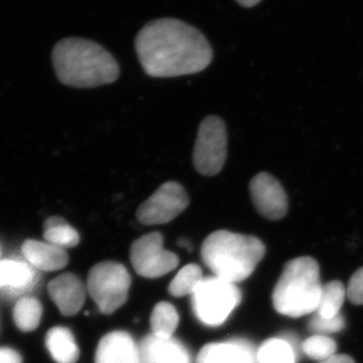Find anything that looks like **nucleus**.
Returning <instances> with one entry per match:
<instances>
[{
    "label": "nucleus",
    "mask_w": 363,
    "mask_h": 363,
    "mask_svg": "<svg viewBox=\"0 0 363 363\" xmlns=\"http://www.w3.org/2000/svg\"><path fill=\"white\" fill-rule=\"evenodd\" d=\"M135 50L143 70L155 78L199 73L213 58L205 35L176 18H159L147 23L136 35Z\"/></svg>",
    "instance_id": "nucleus-1"
},
{
    "label": "nucleus",
    "mask_w": 363,
    "mask_h": 363,
    "mask_svg": "<svg viewBox=\"0 0 363 363\" xmlns=\"http://www.w3.org/2000/svg\"><path fill=\"white\" fill-rule=\"evenodd\" d=\"M52 63L62 84L93 88L111 84L119 76V67L102 45L81 38H67L52 48Z\"/></svg>",
    "instance_id": "nucleus-2"
},
{
    "label": "nucleus",
    "mask_w": 363,
    "mask_h": 363,
    "mask_svg": "<svg viewBox=\"0 0 363 363\" xmlns=\"http://www.w3.org/2000/svg\"><path fill=\"white\" fill-rule=\"evenodd\" d=\"M264 253L266 247L259 238L228 230L210 234L201 247L208 269L217 278L233 284L252 276Z\"/></svg>",
    "instance_id": "nucleus-3"
},
{
    "label": "nucleus",
    "mask_w": 363,
    "mask_h": 363,
    "mask_svg": "<svg viewBox=\"0 0 363 363\" xmlns=\"http://www.w3.org/2000/svg\"><path fill=\"white\" fill-rule=\"evenodd\" d=\"M320 267L311 257L286 262L272 292V304L279 314L298 318L316 312L321 296Z\"/></svg>",
    "instance_id": "nucleus-4"
},
{
    "label": "nucleus",
    "mask_w": 363,
    "mask_h": 363,
    "mask_svg": "<svg viewBox=\"0 0 363 363\" xmlns=\"http://www.w3.org/2000/svg\"><path fill=\"white\" fill-rule=\"evenodd\" d=\"M240 301L241 294L238 286L217 277L203 279L192 294L196 317L210 327L223 324Z\"/></svg>",
    "instance_id": "nucleus-5"
},
{
    "label": "nucleus",
    "mask_w": 363,
    "mask_h": 363,
    "mask_svg": "<svg viewBox=\"0 0 363 363\" xmlns=\"http://www.w3.org/2000/svg\"><path fill=\"white\" fill-rule=\"evenodd\" d=\"M130 276L123 264L104 262L91 269L87 288L100 311L112 314L124 305L128 297Z\"/></svg>",
    "instance_id": "nucleus-6"
},
{
    "label": "nucleus",
    "mask_w": 363,
    "mask_h": 363,
    "mask_svg": "<svg viewBox=\"0 0 363 363\" xmlns=\"http://www.w3.org/2000/svg\"><path fill=\"white\" fill-rule=\"evenodd\" d=\"M227 157V131L220 117L210 116L203 119L198 130L193 164L198 173L211 177L220 173Z\"/></svg>",
    "instance_id": "nucleus-7"
},
{
    "label": "nucleus",
    "mask_w": 363,
    "mask_h": 363,
    "mask_svg": "<svg viewBox=\"0 0 363 363\" xmlns=\"http://www.w3.org/2000/svg\"><path fill=\"white\" fill-rule=\"evenodd\" d=\"M130 262L140 276L157 279L175 269L179 264V257L175 253L164 250L162 233H150L131 245Z\"/></svg>",
    "instance_id": "nucleus-8"
},
{
    "label": "nucleus",
    "mask_w": 363,
    "mask_h": 363,
    "mask_svg": "<svg viewBox=\"0 0 363 363\" xmlns=\"http://www.w3.org/2000/svg\"><path fill=\"white\" fill-rule=\"evenodd\" d=\"M189 204L190 199L185 189L177 182L169 181L138 207L136 217L143 225L166 224L185 211Z\"/></svg>",
    "instance_id": "nucleus-9"
},
{
    "label": "nucleus",
    "mask_w": 363,
    "mask_h": 363,
    "mask_svg": "<svg viewBox=\"0 0 363 363\" xmlns=\"http://www.w3.org/2000/svg\"><path fill=\"white\" fill-rule=\"evenodd\" d=\"M250 195L257 212L269 220H281L289 209L285 189L266 172L257 174L250 183Z\"/></svg>",
    "instance_id": "nucleus-10"
},
{
    "label": "nucleus",
    "mask_w": 363,
    "mask_h": 363,
    "mask_svg": "<svg viewBox=\"0 0 363 363\" xmlns=\"http://www.w3.org/2000/svg\"><path fill=\"white\" fill-rule=\"evenodd\" d=\"M48 290L60 312L65 316L77 314L84 304L85 286L75 274H64L57 277L49 284Z\"/></svg>",
    "instance_id": "nucleus-11"
},
{
    "label": "nucleus",
    "mask_w": 363,
    "mask_h": 363,
    "mask_svg": "<svg viewBox=\"0 0 363 363\" xmlns=\"http://www.w3.org/2000/svg\"><path fill=\"white\" fill-rule=\"evenodd\" d=\"M95 363H142L140 348L126 332H111L98 344Z\"/></svg>",
    "instance_id": "nucleus-12"
},
{
    "label": "nucleus",
    "mask_w": 363,
    "mask_h": 363,
    "mask_svg": "<svg viewBox=\"0 0 363 363\" xmlns=\"http://www.w3.org/2000/svg\"><path fill=\"white\" fill-rule=\"evenodd\" d=\"M37 272L28 262L0 259V290L13 297L32 290L37 284Z\"/></svg>",
    "instance_id": "nucleus-13"
},
{
    "label": "nucleus",
    "mask_w": 363,
    "mask_h": 363,
    "mask_svg": "<svg viewBox=\"0 0 363 363\" xmlns=\"http://www.w3.org/2000/svg\"><path fill=\"white\" fill-rule=\"evenodd\" d=\"M140 354L142 363H191L185 346L173 338H160L154 334L143 339Z\"/></svg>",
    "instance_id": "nucleus-14"
},
{
    "label": "nucleus",
    "mask_w": 363,
    "mask_h": 363,
    "mask_svg": "<svg viewBox=\"0 0 363 363\" xmlns=\"http://www.w3.org/2000/svg\"><path fill=\"white\" fill-rule=\"evenodd\" d=\"M21 252L26 262L40 271H59L65 267L69 262L66 250L47 241L26 240L21 247Z\"/></svg>",
    "instance_id": "nucleus-15"
},
{
    "label": "nucleus",
    "mask_w": 363,
    "mask_h": 363,
    "mask_svg": "<svg viewBox=\"0 0 363 363\" xmlns=\"http://www.w3.org/2000/svg\"><path fill=\"white\" fill-rule=\"evenodd\" d=\"M257 354L247 341L207 344L200 350L197 363H255Z\"/></svg>",
    "instance_id": "nucleus-16"
},
{
    "label": "nucleus",
    "mask_w": 363,
    "mask_h": 363,
    "mask_svg": "<svg viewBox=\"0 0 363 363\" xmlns=\"http://www.w3.org/2000/svg\"><path fill=\"white\" fill-rule=\"evenodd\" d=\"M45 346L57 363H76L80 357L73 334L65 327H54L45 335Z\"/></svg>",
    "instance_id": "nucleus-17"
},
{
    "label": "nucleus",
    "mask_w": 363,
    "mask_h": 363,
    "mask_svg": "<svg viewBox=\"0 0 363 363\" xmlns=\"http://www.w3.org/2000/svg\"><path fill=\"white\" fill-rule=\"evenodd\" d=\"M43 227L45 240L63 250L75 247L80 241L78 231L63 217H49Z\"/></svg>",
    "instance_id": "nucleus-18"
},
{
    "label": "nucleus",
    "mask_w": 363,
    "mask_h": 363,
    "mask_svg": "<svg viewBox=\"0 0 363 363\" xmlns=\"http://www.w3.org/2000/svg\"><path fill=\"white\" fill-rule=\"evenodd\" d=\"M290 338H272L262 343L257 353L259 363H296L297 352Z\"/></svg>",
    "instance_id": "nucleus-19"
},
{
    "label": "nucleus",
    "mask_w": 363,
    "mask_h": 363,
    "mask_svg": "<svg viewBox=\"0 0 363 363\" xmlns=\"http://www.w3.org/2000/svg\"><path fill=\"white\" fill-rule=\"evenodd\" d=\"M346 289L339 281H332L322 286L321 296L318 304L316 314L325 318H332L340 314L344 301H345Z\"/></svg>",
    "instance_id": "nucleus-20"
},
{
    "label": "nucleus",
    "mask_w": 363,
    "mask_h": 363,
    "mask_svg": "<svg viewBox=\"0 0 363 363\" xmlns=\"http://www.w3.org/2000/svg\"><path fill=\"white\" fill-rule=\"evenodd\" d=\"M42 314L43 307L37 298L23 297L14 306V323L21 331H33L39 326Z\"/></svg>",
    "instance_id": "nucleus-21"
},
{
    "label": "nucleus",
    "mask_w": 363,
    "mask_h": 363,
    "mask_svg": "<svg viewBox=\"0 0 363 363\" xmlns=\"http://www.w3.org/2000/svg\"><path fill=\"white\" fill-rule=\"evenodd\" d=\"M179 324V315L169 303L156 305L150 316L152 334L160 338H172Z\"/></svg>",
    "instance_id": "nucleus-22"
},
{
    "label": "nucleus",
    "mask_w": 363,
    "mask_h": 363,
    "mask_svg": "<svg viewBox=\"0 0 363 363\" xmlns=\"http://www.w3.org/2000/svg\"><path fill=\"white\" fill-rule=\"evenodd\" d=\"M203 281V272L197 264H188L177 274L169 286V292L174 297L192 295Z\"/></svg>",
    "instance_id": "nucleus-23"
},
{
    "label": "nucleus",
    "mask_w": 363,
    "mask_h": 363,
    "mask_svg": "<svg viewBox=\"0 0 363 363\" xmlns=\"http://www.w3.org/2000/svg\"><path fill=\"white\" fill-rule=\"evenodd\" d=\"M301 350L308 357L320 362L336 354L337 343L329 336L312 335L302 343Z\"/></svg>",
    "instance_id": "nucleus-24"
},
{
    "label": "nucleus",
    "mask_w": 363,
    "mask_h": 363,
    "mask_svg": "<svg viewBox=\"0 0 363 363\" xmlns=\"http://www.w3.org/2000/svg\"><path fill=\"white\" fill-rule=\"evenodd\" d=\"M344 327L345 319L341 313L332 318L322 317L315 313L308 324V328L314 335L328 336L343 330Z\"/></svg>",
    "instance_id": "nucleus-25"
},
{
    "label": "nucleus",
    "mask_w": 363,
    "mask_h": 363,
    "mask_svg": "<svg viewBox=\"0 0 363 363\" xmlns=\"http://www.w3.org/2000/svg\"><path fill=\"white\" fill-rule=\"evenodd\" d=\"M346 294L353 305H363V267L357 269L351 277Z\"/></svg>",
    "instance_id": "nucleus-26"
},
{
    "label": "nucleus",
    "mask_w": 363,
    "mask_h": 363,
    "mask_svg": "<svg viewBox=\"0 0 363 363\" xmlns=\"http://www.w3.org/2000/svg\"><path fill=\"white\" fill-rule=\"evenodd\" d=\"M0 363H23V358L13 348L0 347Z\"/></svg>",
    "instance_id": "nucleus-27"
},
{
    "label": "nucleus",
    "mask_w": 363,
    "mask_h": 363,
    "mask_svg": "<svg viewBox=\"0 0 363 363\" xmlns=\"http://www.w3.org/2000/svg\"><path fill=\"white\" fill-rule=\"evenodd\" d=\"M319 363H355L352 357L347 354H334Z\"/></svg>",
    "instance_id": "nucleus-28"
},
{
    "label": "nucleus",
    "mask_w": 363,
    "mask_h": 363,
    "mask_svg": "<svg viewBox=\"0 0 363 363\" xmlns=\"http://www.w3.org/2000/svg\"><path fill=\"white\" fill-rule=\"evenodd\" d=\"M241 6L252 7L259 4L262 0H236Z\"/></svg>",
    "instance_id": "nucleus-29"
},
{
    "label": "nucleus",
    "mask_w": 363,
    "mask_h": 363,
    "mask_svg": "<svg viewBox=\"0 0 363 363\" xmlns=\"http://www.w3.org/2000/svg\"><path fill=\"white\" fill-rule=\"evenodd\" d=\"M0 257H1V248H0Z\"/></svg>",
    "instance_id": "nucleus-30"
}]
</instances>
